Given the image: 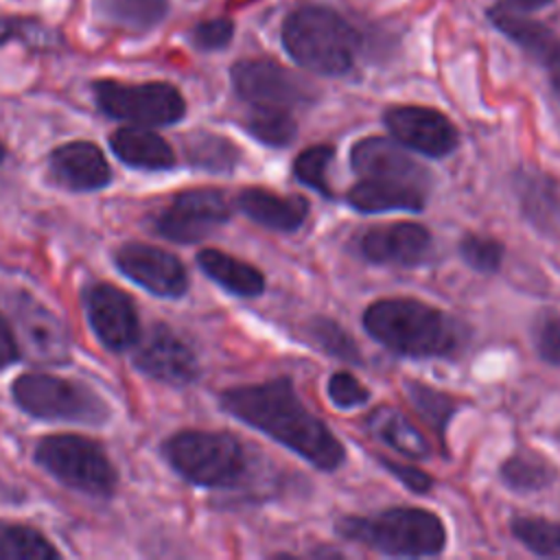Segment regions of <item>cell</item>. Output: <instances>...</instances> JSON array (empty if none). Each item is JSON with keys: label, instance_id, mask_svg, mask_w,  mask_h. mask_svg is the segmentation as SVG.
<instances>
[{"label": "cell", "instance_id": "6da1fadb", "mask_svg": "<svg viewBox=\"0 0 560 560\" xmlns=\"http://www.w3.org/2000/svg\"><path fill=\"white\" fill-rule=\"evenodd\" d=\"M221 407L319 470H335L343 462V446L332 431L302 405L289 378L228 389L221 394Z\"/></svg>", "mask_w": 560, "mask_h": 560}, {"label": "cell", "instance_id": "7a4b0ae2", "mask_svg": "<svg viewBox=\"0 0 560 560\" xmlns=\"http://www.w3.org/2000/svg\"><path fill=\"white\" fill-rule=\"evenodd\" d=\"M363 326L392 352L413 359L453 354L462 341L459 328L448 315L413 298L372 302L363 313Z\"/></svg>", "mask_w": 560, "mask_h": 560}, {"label": "cell", "instance_id": "3957f363", "mask_svg": "<svg viewBox=\"0 0 560 560\" xmlns=\"http://www.w3.org/2000/svg\"><path fill=\"white\" fill-rule=\"evenodd\" d=\"M282 46L287 55L322 77H341L354 66L359 50L357 28L326 4H302L282 22Z\"/></svg>", "mask_w": 560, "mask_h": 560}, {"label": "cell", "instance_id": "277c9868", "mask_svg": "<svg viewBox=\"0 0 560 560\" xmlns=\"http://www.w3.org/2000/svg\"><path fill=\"white\" fill-rule=\"evenodd\" d=\"M343 538L387 556H435L446 545L442 521L420 508H389L374 516H343L337 523Z\"/></svg>", "mask_w": 560, "mask_h": 560}, {"label": "cell", "instance_id": "5b68a950", "mask_svg": "<svg viewBox=\"0 0 560 560\" xmlns=\"http://www.w3.org/2000/svg\"><path fill=\"white\" fill-rule=\"evenodd\" d=\"M164 455L184 479L203 488L234 486L247 464L241 442L223 431H179L164 442Z\"/></svg>", "mask_w": 560, "mask_h": 560}, {"label": "cell", "instance_id": "8992f818", "mask_svg": "<svg viewBox=\"0 0 560 560\" xmlns=\"http://www.w3.org/2000/svg\"><path fill=\"white\" fill-rule=\"evenodd\" d=\"M35 462L63 486L92 497H109L116 488V470L105 451L83 435H46L35 446Z\"/></svg>", "mask_w": 560, "mask_h": 560}, {"label": "cell", "instance_id": "52a82bcc", "mask_svg": "<svg viewBox=\"0 0 560 560\" xmlns=\"http://www.w3.org/2000/svg\"><path fill=\"white\" fill-rule=\"evenodd\" d=\"M92 94L105 116L138 127H166L179 122L186 114L182 92L166 81L125 83L98 79L92 83Z\"/></svg>", "mask_w": 560, "mask_h": 560}, {"label": "cell", "instance_id": "ba28073f", "mask_svg": "<svg viewBox=\"0 0 560 560\" xmlns=\"http://www.w3.org/2000/svg\"><path fill=\"white\" fill-rule=\"evenodd\" d=\"M11 392L20 409L42 420L101 424L109 416L105 400L90 387L52 374H22L15 378Z\"/></svg>", "mask_w": 560, "mask_h": 560}, {"label": "cell", "instance_id": "9c48e42d", "mask_svg": "<svg viewBox=\"0 0 560 560\" xmlns=\"http://www.w3.org/2000/svg\"><path fill=\"white\" fill-rule=\"evenodd\" d=\"M7 308L20 354L44 365L68 361L70 332L52 311L22 291L9 293Z\"/></svg>", "mask_w": 560, "mask_h": 560}, {"label": "cell", "instance_id": "30bf717a", "mask_svg": "<svg viewBox=\"0 0 560 560\" xmlns=\"http://www.w3.org/2000/svg\"><path fill=\"white\" fill-rule=\"evenodd\" d=\"M232 88L247 105L298 107L315 98V90L302 77L271 59H241L230 70Z\"/></svg>", "mask_w": 560, "mask_h": 560}, {"label": "cell", "instance_id": "8fae6325", "mask_svg": "<svg viewBox=\"0 0 560 560\" xmlns=\"http://www.w3.org/2000/svg\"><path fill=\"white\" fill-rule=\"evenodd\" d=\"M230 203L217 188L179 192L155 219V232L175 243H197L230 219Z\"/></svg>", "mask_w": 560, "mask_h": 560}, {"label": "cell", "instance_id": "7c38bea8", "mask_svg": "<svg viewBox=\"0 0 560 560\" xmlns=\"http://www.w3.org/2000/svg\"><path fill=\"white\" fill-rule=\"evenodd\" d=\"M133 363L147 376L168 383L188 385L199 376V363L190 346L164 324H153L133 343Z\"/></svg>", "mask_w": 560, "mask_h": 560}, {"label": "cell", "instance_id": "4fadbf2b", "mask_svg": "<svg viewBox=\"0 0 560 560\" xmlns=\"http://www.w3.org/2000/svg\"><path fill=\"white\" fill-rule=\"evenodd\" d=\"M383 120L402 147L429 158H444L459 144L453 122L431 107L394 105L385 109Z\"/></svg>", "mask_w": 560, "mask_h": 560}, {"label": "cell", "instance_id": "5bb4252c", "mask_svg": "<svg viewBox=\"0 0 560 560\" xmlns=\"http://www.w3.org/2000/svg\"><path fill=\"white\" fill-rule=\"evenodd\" d=\"M85 313L92 330L109 350H127L140 337L138 313L127 293L112 284H92L85 291Z\"/></svg>", "mask_w": 560, "mask_h": 560}, {"label": "cell", "instance_id": "9a60e30c", "mask_svg": "<svg viewBox=\"0 0 560 560\" xmlns=\"http://www.w3.org/2000/svg\"><path fill=\"white\" fill-rule=\"evenodd\" d=\"M116 265L127 278L155 295L179 298L188 289L184 265L166 249L129 243L116 252Z\"/></svg>", "mask_w": 560, "mask_h": 560}, {"label": "cell", "instance_id": "2e32d148", "mask_svg": "<svg viewBox=\"0 0 560 560\" xmlns=\"http://www.w3.org/2000/svg\"><path fill=\"white\" fill-rule=\"evenodd\" d=\"M350 164L357 175L365 179H385L420 190H429V173L411 155H407L398 140L372 136L359 140L350 151Z\"/></svg>", "mask_w": 560, "mask_h": 560}, {"label": "cell", "instance_id": "e0dca14e", "mask_svg": "<svg viewBox=\"0 0 560 560\" xmlns=\"http://www.w3.org/2000/svg\"><path fill=\"white\" fill-rule=\"evenodd\" d=\"M431 249V234L420 223L398 221L376 225L359 236V252L365 260L376 265L413 267L427 260Z\"/></svg>", "mask_w": 560, "mask_h": 560}, {"label": "cell", "instance_id": "ac0fdd59", "mask_svg": "<svg viewBox=\"0 0 560 560\" xmlns=\"http://www.w3.org/2000/svg\"><path fill=\"white\" fill-rule=\"evenodd\" d=\"M52 179L68 190H98L112 182V168L92 142L77 140L57 147L48 158Z\"/></svg>", "mask_w": 560, "mask_h": 560}, {"label": "cell", "instance_id": "d6986e66", "mask_svg": "<svg viewBox=\"0 0 560 560\" xmlns=\"http://www.w3.org/2000/svg\"><path fill=\"white\" fill-rule=\"evenodd\" d=\"M236 206L258 225L278 232H295L308 214V201L304 197H282L265 188H245L236 197Z\"/></svg>", "mask_w": 560, "mask_h": 560}, {"label": "cell", "instance_id": "ffe728a7", "mask_svg": "<svg viewBox=\"0 0 560 560\" xmlns=\"http://www.w3.org/2000/svg\"><path fill=\"white\" fill-rule=\"evenodd\" d=\"M109 144L118 160L127 166L142 171H166L175 166V153L171 144L147 127H120L112 133Z\"/></svg>", "mask_w": 560, "mask_h": 560}, {"label": "cell", "instance_id": "44dd1931", "mask_svg": "<svg viewBox=\"0 0 560 560\" xmlns=\"http://www.w3.org/2000/svg\"><path fill=\"white\" fill-rule=\"evenodd\" d=\"M346 201L357 212H392V210H409L420 212L427 203V190H420L416 186L398 184V182H385V179H365L357 182L348 195Z\"/></svg>", "mask_w": 560, "mask_h": 560}, {"label": "cell", "instance_id": "7402d4cb", "mask_svg": "<svg viewBox=\"0 0 560 560\" xmlns=\"http://www.w3.org/2000/svg\"><path fill=\"white\" fill-rule=\"evenodd\" d=\"M516 195L525 217L536 230L549 236L560 234V188L549 175L534 171L518 173Z\"/></svg>", "mask_w": 560, "mask_h": 560}, {"label": "cell", "instance_id": "603a6c76", "mask_svg": "<svg viewBox=\"0 0 560 560\" xmlns=\"http://www.w3.org/2000/svg\"><path fill=\"white\" fill-rule=\"evenodd\" d=\"M171 13V0H94V15L125 33L155 31Z\"/></svg>", "mask_w": 560, "mask_h": 560}, {"label": "cell", "instance_id": "cb8c5ba5", "mask_svg": "<svg viewBox=\"0 0 560 560\" xmlns=\"http://www.w3.org/2000/svg\"><path fill=\"white\" fill-rule=\"evenodd\" d=\"M197 265L201 267V271L208 278H212L219 287H223L225 291H230L234 295L256 298L265 291V276L256 267H252L225 252L201 249L197 254Z\"/></svg>", "mask_w": 560, "mask_h": 560}, {"label": "cell", "instance_id": "d4e9b609", "mask_svg": "<svg viewBox=\"0 0 560 560\" xmlns=\"http://www.w3.org/2000/svg\"><path fill=\"white\" fill-rule=\"evenodd\" d=\"M368 429L370 433L381 440L383 444H387L389 448L407 455V457H416V459H424L429 457V442L427 438L418 431V427L398 409L394 407H376L370 416H368Z\"/></svg>", "mask_w": 560, "mask_h": 560}, {"label": "cell", "instance_id": "484cf974", "mask_svg": "<svg viewBox=\"0 0 560 560\" xmlns=\"http://www.w3.org/2000/svg\"><path fill=\"white\" fill-rule=\"evenodd\" d=\"M486 15L499 33H503L508 39H512L516 46L529 52L536 61H542L547 52L553 48V44L558 42V37L545 24L518 11L494 4L488 9Z\"/></svg>", "mask_w": 560, "mask_h": 560}, {"label": "cell", "instance_id": "4316f807", "mask_svg": "<svg viewBox=\"0 0 560 560\" xmlns=\"http://www.w3.org/2000/svg\"><path fill=\"white\" fill-rule=\"evenodd\" d=\"M245 129L258 142L267 147H287L298 133V125L289 109L269 107V105H249L245 116Z\"/></svg>", "mask_w": 560, "mask_h": 560}, {"label": "cell", "instance_id": "83f0119b", "mask_svg": "<svg viewBox=\"0 0 560 560\" xmlns=\"http://www.w3.org/2000/svg\"><path fill=\"white\" fill-rule=\"evenodd\" d=\"M57 549L33 527L0 523V560H50Z\"/></svg>", "mask_w": 560, "mask_h": 560}, {"label": "cell", "instance_id": "f1b7e54d", "mask_svg": "<svg viewBox=\"0 0 560 560\" xmlns=\"http://www.w3.org/2000/svg\"><path fill=\"white\" fill-rule=\"evenodd\" d=\"M501 479L516 492H532L549 486L553 468L536 453H514L501 466Z\"/></svg>", "mask_w": 560, "mask_h": 560}, {"label": "cell", "instance_id": "f546056e", "mask_svg": "<svg viewBox=\"0 0 560 560\" xmlns=\"http://www.w3.org/2000/svg\"><path fill=\"white\" fill-rule=\"evenodd\" d=\"M20 42L31 50H52L59 44V33L37 18L0 15V46Z\"/></svg>", "mask_w": 560, "mask_h": 560}, {"label": "cell", "instance_id": "4dcf8cb0", "mask_svg": "<svg viewBox=\"0 0 560 560\" xmlns=\"http://www.w3.org/2000/svg\"><path fill=\"white\" fill-rule=\"evenodd\" d=\"M405 394L411 400L413 409L424 418L427 424H431L440 435L444 433L448 420L453 418V413L457 411V400L451 398L444 392H438L433 387H427L418 381H409L405 383Z\"/></svg>", "mask_w": 560, "mask_h": 560}, {"label": "cell", "instance_id": "1f68e13d", "mask_svg": "<svg viewBox=\"0 0 560 560\" xmlns=\"http://www.w3.org/2000/svg\"><path fill=\"white\" fill-rule=\"evenodd\" d=\"M512 534L536 556L560 558V523L538 516L512 518Z\"/></svg>", "mask_w": 560, "mask_h": 560}, {"label": "cell", "instance_id": "d6a6232c", "mask_svg": "<svg viewBox=\"0 0 560 560\" xmlns=\"http://www.w3.org/2000/svg\"><path fill=\"white\" fill-rule=\"evenodd\" d=\"M186 151L190 162L210 171H230L238 160L236 147L230 140L214 133L190 136V140L186 142Z\"/></svg>", "mask_w": 560, "mask_h": 560}, {"label": "cell", "instance_id": "836d02e7", "mask_svg": "<svg viewBox=\"0 0 560 560\" xmlns=\"http://www.w3.org/2000/svg\"><path fill=\"white\" fill-rule=\"evenodd\" d=\"M332 155L335 151L328 144H315L304 149L293 162V173L298 182L317 190L324 197H332V188L328 182V166L332 162Z\"/></svg>", "mask_w": 560, "mask_h": 560}, {"label": "cell", "instance_id": "e575fe53", "mask_svg": "<svg viewBox=\"0 0 560 560\" xmlns=\"http://www.w3.org/2000/svg\"><path fill=\"white\" fill-rule=\"evenodd\" d=\"M308 335L313 337V341L328 354L348 361V363H359L361 354L357 343L352 341V337L332 319L328 317H315L308 324Z\"/></svg>", "mask_w": 560, "mask_h": 560}, {"label": "cell", "instance_id": "d590c367", "mask_svg": "<svg viewBox=\"0 0 560 560\" xmlns=\"http://www.w3.org/2000/svg\"><path fill=\"white\" fill-rule=\"evenodd\" d=\"M459 254L464 262L481 273H492L501 267L503 260V245L494 238L479 236V234H466L459 241Z\"/></svg>", "mask_w": 560, "mask_h": 560}, {"label": "cell", "instance_id": "8d00e7d4", "mask_svg": "<svg viewBox=\"0 0 560 560\" xmlns=\"http://www.w3.org/2000/svg\"><path fill=\"white\" fill-rule=\"evenodd\" d=\"M234 37V22L230 18H210V20H201L197 22L190 33L188 39L190 44L201 50V52H214V50H223L230 46Z\"/></svg>", "mask_w": 560, "mask_h": 560}, {"label": "cell", "instance_id": "74e56055", "mask_svg": "<svg viewBox=\"0 0 560 560\" xmlns=\"http://www.w3.org/2000/svg\"><path fill=\"white\" fill-rule=\"evenodd\" d=\"M328 398L341 409H352L363 405L370 398V392L352 374L337 372L328 378Z\"/></svg>", "mask_w": 560, "mask_h": 560}, {"label": "cell", "instance_id": "f35d334b", "mask_svg": "<svg viewBox=\"0 0 560 560\" xmlns=\"http://www.w3.org/2000/svg\"><path fill=\"white\" fill-rule=\"evenodd\" d=\"M536 350L549 363H560V324L553 317H545L536 326Z\"/></svg>", "mask_w": 560, "mask_h": 560}, {"label": "cell", "instance_id": "ab89813d", "mask_svg": "<svg viewBox=\"0 0 560 560\" xmlns=\"http://www.w3.org/2000/svg\"><path fill=\"white\" fill-rule=\"evenodd\" d=\"M381 464L405 486L409 488L411 492H429L431 486H433V479L422 472L420 468H413L409 464H400V462H392V459H381Z\"/></svg>", "mask_w": 560, "mask_h": 560}, {"label": "cell", "instance_id": "60d3db41", "mask_svg": "<svg viewBox=\"0 0 560 560\" xmlns=\"http://www.w3.org/2000/svg\"><path fill=\"white\" fill-rule=\"evenodd\" d=\"M18 354H20V350H18L13 330L0 315V368H7L9 363H13L18 359Z\"/></svg>", "mask_w": 560, "mask_h": 560}, {"label": "cell", "instance_id": "b9f144b4", "mask_svg": "<svg viewBox=\"0 0 560 560\" xmlns=\"http://www.w3.org/2000/svg\"><path fill=\"white\" fill-rule=\"evenodd\" d=\"M540 63L547 66L549 77H551V85L560 96V39L553 44V48L547 52V57Z\"/></svg>", "mask_w": 560, "mask_h": 560}, {"label": "cell", "instance_id": "7bdbcfd3", "mask_svg": "<svg viewBox=\"0 0 560 560\" xmlns=\"http://www.w3.org/2000/svg\"><path fill=\"white\" fill-rule=\"evenodd\" d=\"M553 0H497L499 7H505V9H512V11H518V13H532V11H538L547 4H551Z\"/></svg>", "mask_w": 560, "mask_h": 560}, {"label": "cell", "instance_id": "ee69618b", "mask_svg": "<svg viewBox=\"0 0 560 560\" xmlns=\"http://www.w3.org/2000/svg\"><path fill=\"white\" fill-rule=\"evenodd\" d=\"M2 158H4V147L0 144V162H2Z\"/></svg>", "mask_w": 560, "mask_h": 560}]
</instances>
